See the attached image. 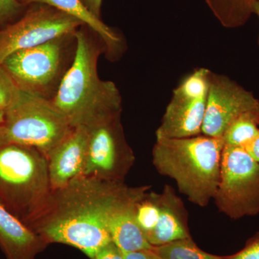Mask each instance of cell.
I'll return each instance as SVG.
<instances>
[{"mask_svg":"<svg viewBox=\"0 0 259 259\" xmlns=\"http://www.w3.org/2000/svg\"><path fill=\"white\" fill-rule=\"evenodd\" d=\"M135 189L80 175L54 190L50 208L32 231L49 245H71L93 259L112 241L107 225L114 207Z\"/></svg>","mask_w":259,"mask_h":259,"instance_id":"1","label":"cell"},{"mask_svg":"<svg viewBox=\"0 0 259 259\" xmlns=\"http://www.w3.org/2000/svg\"><path fill=\"white\" fill-rule=\"evenodd\" d=\"M92 32L82 26L75 32L74 59L51 100L72 127L88 126L104 116L122 112L118 89L99 76L97 64L103 47Z\"/></svg>","mask_w":259,"mask_h":259,"instance_id":"2","label":"cell"},{"mask_svg":"<svg viewBox=\"0 0 259 259\" xmlns=\"http://www.w3.org/2000/svg\"><path fill=\"white\" fill-rule=\"evenodd\" d=\"M223 138L203 134L185 139H156L153 164L162 176L176 182L181 194L204 207L213 200L219 185Z\"/></svg>","mask_w":259,"mask_h":259,"instance_id":"3","label":"cell"},{"mask_svg":"<svg viewBox=\"0 0 259 259\" xmlns=\"http://www.w3.org/2000/svg\"><path fill=\"white\" fill-rule=\"evenodd\" d=\"M48 158L37 148L0 143V202L33 230L50 208Z\"/></svg>","mask_w":259,"mask_h":259,"instance_id":"4","label":"cell"},{"mask_svg":"<svg viewBox=\"0 0 259 259\" xmlns=\"http://www.w3.org/2000/svg\"><path fill=\"white\" fill-rule=\"evenodd\" d=\"M76 51L75 33L10 54L2 63L20 91L52 100Z\"/></svg>","mask_w":259,"mask_h":259,"instance_id":"5","label":"cell"},{"mask_svg":"<svg viewBox=\"0 0 259 259\" xmlns=\"http://www.w3.org/2000/svg\"><path fill=\"white\" fill-rule=\"evenodd\" d=\"M73 128L51 100L21 91L5 110L0 143L35 148L48 157Z\"/></svg>","mask_w":259,"mask_h":259,"instance_id":"6","label":"cell"},{"mask_svg":"<svg viewBox=\"0 0 259 259\" xmlns=\"http://www.w3.org/2000/svg\"><path fill=\"white\" fill-rule=\"evenodd\" d=\"M214 204L232 220L259 214V161L243 147L225 144Z\"/></svg>","mask_w":259,"mask_h":259,"instance_id":"7","label":"cell"},{"mask_svg":"<svg viewBox=\"0 0 259 259\" xmlns=\"http://www.w3.org/2000/svg\"><path fill=\"white\" fill-rule=\"evenodd\" d=\"M85 127L88 143L82 175L105 182H125L136 157L124 134L121 112L104 116Z\"/></svg>","mask_w":259,"mask_h":259,"instance_id":"8","label":"cell"},{"mask_svg":"<svg viewBox=\"0 0 259 259\" xmlns=\"http://www.w3.org/2000/svg\"><path fill=\"white\" fill-rule=\"evenodd\" d=\"M82 26L78 19L49 5H29L23 16L0 28V64L16 51L74 34Z\"/></svg>","mask_w":259,"mask_h":259,"instance_id":"9","label":"cell"},{"mask_svg":"<svg viewBox=\"0 0 259 259\" xmlns=\"http://www.w3.org/2000/svg\"><path fill=\"white\" fill-rule=\"evenodd\" d=\"M258 107L259 100L253 93L227 76L211 72L202 134L223 138L238 116Z\"/></svg>","mask_w":259,"mask_h":259,"instance_id":"10","label":"cell"},{"mask_svg":"<svg viewBox=\"0 0 259 259\" xmlns=\"http://www.w3.org/2000/svg\"><path fill=\"white\" fill-rule=\"evenodd\" d=\"M88 143V129L78 126L51 151L47 158L53 190L64 188L76 177L83 175Z\"/></svg>","mask_w":259,"mask_h":259,"instance_id":"11","label":"cell"},{"mask_svg":"<svg viewBox=\"0 0 259 259\" xmlns=\"http://www.w3.org/2000/svg\"><path fill=\"white\" fill-rule=\"evenodd\" d=\"M206 98H190L174 94L167 105L156 139H185L202 134Z\"/></svg>","mask_w":259,"mask_h":259,"instance_id":"12","label":"cell"},{"mask_svg":"<svg viewBox=\"0 0 259 259\" xmlns=\"http://www.w3.org/2000/svg\"><path fill=\"white\" fill-rule=\"evenodd\" d=\"M150 190L151 186L136 187L132 193L117 204L109 217L107 230L112 241L122 252L139 251L153 248L139 228L135 214L136 202Z\"/></svg>","mask_w":259,"mask_h":259,"instance_id":"13","label":"cell"},{"mask_svg":"<svg viewBox=\"0 0 259 259\" xmlns=\"http://www.w3.org/2000/svg\"><path fill=\"white\" fill-rule=\"evenodd\" d=\"M152 246L191 238L188 212L171 186L166 185L160 193V216L157 225L146 236Z\"/></svg>","mask_w":259,"mask_h":259,"instance_id":"14","label":"cell"},{"mask_svg":"<svg viewBox=\"0 0 259 259\" xmlns=\"http://www.w3.org/2000/svg\"><path fill=\"white\" fill-rule=\"evenodd\" d=\"M48 245L0 202V249L5 259H35Z\"/></svg>","mask_w":259,"mask_h":259,"instance_id":"15","label":"cell"},{"mask_svg":"<svg viewBox=\"0 0 259 259\" xmlns=\"http://www.w3.org/2000/svg\"><path fill=\"white\" fill-rule=\"evenodd\" d=\"M24 7L30 5L44 4L60 10L63 13L78 19L100 37L104 49L109 58L115 59L122 49V40L118 34L107 26L100 18L90 13L81 0H18Z\"/></svg>","mask_w":259,"mask_h":259,"instance_id":"16","label":"cell"},{"mask_svg":"<svg viewBox=\"0 0 259 259\" xmlns=\"http://www.w3.org/2000/svg\"><path fill=\"white\" fill-rule=\"evenodd\" d=\"M216 18L226 28H236L250 18L252 5L259 0H206Z\"/></svg>","mask_w":259,"mask_h":259,"instance_id":"17","label":"cell"},{"mask_svg":"<svg viewBox=\"0 0 259 259\" xmlns=\"http://www.w3.org/2000/svg\"><path fill=\"white\" fill-rule=\"evenodd\" d=\"M258 125L259 107L243 112L227 128L223 136L225 144L243 147L258 135Z\"/></svg>","mask_w":259,"mask_h":259,"instance_id":"18","label":"cell"},{"mask_svg":"<svg viewBox=\"0 0 259 259\" xmlns=\"http://www.w3.org/2000/svg\"><path fill=\"white\" fill-rule=\"evenodd\" d=\"M151 250L162 259H226L200 249L192 238L153 246Z\"/></svg>","mask_w":259,"mask_h":259,"instance_id":"19","label":"cell"},{"mask_svg":"<svg viewBox=\"0 0 259 259\" xmlns=\"http://www.w3.org/2000/svg\"><path fill=\"white\" fill-rule=\"evenodd\" d=\"M136 222L145 236L157 225L160 216V193L148 191L135 204Z\"/></svg>","mask_w":259,"mask_h":259,"instance_id":"20","label":"cell"},{"mask_svg":"<svg viewBox=\"0 0 259 259\" xmlns=\"http://www.w3.org/2000/svg\"><path fill=\"white\" fill-rule=\"evenodd\" d=\"M210 74L211 71L204 68L195 70L181 82L173 93L190 98H206Z\"/></svg>","mask_w":259,"mask_h":259,"instance_id":"21","label":"cell"},{"mask_svg":"<svg viewBox=\"0 0 259 259\" xmlns=\"http://www.w3.org/2000/svg\"><path fill=\"white\" fill-rule=\"evenodd\" d=\"M20 90L0 64V110H6L20 96Z\"/></svg>","mask_w":259,"mask_h":259,"instance_id":"22","label":"cell"},{"mask_svg":"<svg viewBox=\"0 0 259 259\" xmlns=\"http://www.w3.org/2000/svg\"><path fill=\"white\" fill-rule=\"evenodd\" d=\"M26 8L18 0H0V28L17 20Z\"/></svg>","mask_w":259,"mask_h":259,"instance_id":"23","label":"cell"},{"mask_svg":"<svg viewBox=\"0 0 259 259\" xmlns=\"http://www.w3.org/2000/svg\"><path fill=\"white\" fill-rule=\"evenodd\" d=\"M226 259H259V231L247 241L243 249Z\"/></svg>","mask_w":259,"mask_h":259,"instance_id":"24","label":"cell"},{"mask_svg":"<svg viewBox=\"0 0 259 259\" xmlns=\"http://www.w3.org/2000/svg\"><path fill=\"white\" fill-rule=\"evenodd\" d=\"M93 259H124L122 250L111 241L97 251Z\"/></svg>","mask_w":259,"mask_h":259,"instance_id":"25","label":"cell"},{"mask_svg":"<svg viewBox=\"0 0 259 259\" xmlns=\"http://www.w3.org/2000/svg\"><path fill=\"white\" fill-rule=\"evenodd\" d=\"M81 2L90 13L101 19L102 0H81Z\"/></svg>","mask_w":259,"mask_h":259,"instance_id":"26","label":"cell"},{"mask_svg":"<svg viewBox=\"0 0 259 259\" xmlns=\"http://www.w3.org/2000/svg\"><path fill=\"white\" fill-rule=\"evenodd\" d=\"M255 161H259V132L258 135L243 147Z\"/></svg>","mask_w":259,"mask_h":259,"instance_id":"27","label":"cell"},{"mask_svg":"<svg viewBox=\"0 0 259 259\" xmlns=\"http://www.w3.org/2000/svg\"><path fill=\"white\" fill-rule=\"evenodd\" d=\"M148 250L139 251L122 252L124 259H151L148 254Z\"/></svg>","mask_w":259,"mask_h":259,"instance_id":"28","label":"cell"},{"mask_svg":"<svg viewBox=\"0 0 259 259\" xmlns=\"http://www.w3.org/2000/svg\"><path fill=\"white\" fill-rule=\"evenodd\" d=\"M251 13H255L258 15L259 18V1H255L253 5H252L251 7ZM258 46H259V35H258Z\"/></svg>","mask_w":259,"mask_h":259,"instance_id":"29","label":"cell"},{"mask_svg":"<svg viewBox=\"0 0 259 259\" xmlns=\"http://www.w3.org/2000/svg\"><path fill=\"white\" fill-rule=\"evenodd\" d=\"M148 254H149L150 258L151 259H162L160 258L159 256H158L152 250L150 249L148 250Z\"/></svg>","mask_w":259,"mask_h":259,"instance_id":"30","label":"cell"},{"mask_svg":"<svg viewBox=\"0 0 259 259\" xmlns=\"http://www.w3.org/2000/svg\"><path fill=\"white\" fill-rule=\"evenodd\" d=\"M5 110H0V125L4 122Z\"/></svg>","mask_w":259,"mask_h":259,"instance_id":"31","label":"cell"}]
</instances>
